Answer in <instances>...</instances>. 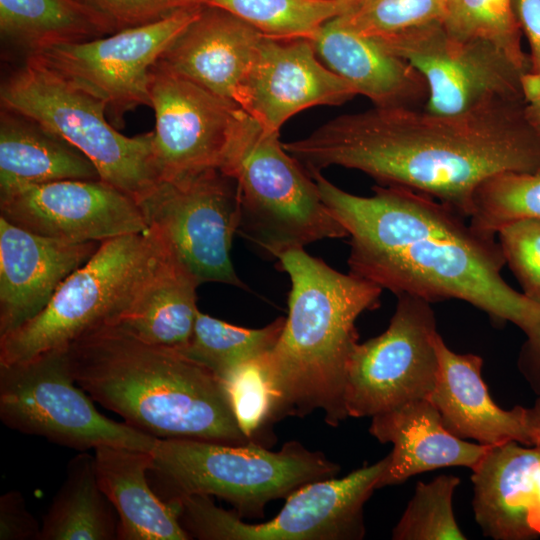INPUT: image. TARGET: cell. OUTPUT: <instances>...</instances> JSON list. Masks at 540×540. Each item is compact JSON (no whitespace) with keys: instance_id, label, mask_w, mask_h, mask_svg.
Returning a JSON list of instances; mask_svg holds the SVG:
<instances>
[{"instance_id":"cell-1","label":"cell","mask_w":540,"mask_h":540,"mask_svg":"<svg viewBox=\"0 0 540 540\" xmlns=\"http://www.w3.org/2000/svg\"><path fill=\"white\" fill-rule=\"evenodd\" d=\"M283 147L309 174L355 169L380 185L431 196L465 218L489 178L540 171V125L525 99L493 100L456 114L375 106L340 115Z\"/></svg>"},{"instance_id":"cell-2","label":"cell","mask_w":540,"mask_h":540,"mask_svg":"<svg viewBox=\"0 0 540 540\" xmlns=\"http://www.w3.org/2000/svg\"><path fill=\"white\" fill-rule=\"evenodd\" d=\"M321 198L350 238L349 273L397 296L430 303L460 299L494 323L511 322L526 336L519 359L540 368V304L502 277L499 242L475 231L435 198L394 185L371 196L348 193L321 172L311 174Z\"/></svg>"},{"instance_id":"cell-3","label":"cell","mask_w":540,"mask_h":540,"mask_svg":"<svg viewBox=\"0 0 540 540\" xmlns=\"http://www.w3.org/2000/svg\"><path fill=\"white\" fill-rule=\"evenodd\" d=\"M66 351L77 385L146 434L232 445L252 442L237 422L224 383L175 349L106 324Z\"/></svg>"},{"instance_id":"cell-4","label":"cell","mask_w":540,"mask_h":540,"mask_svg":"<svg viewBox=\"0 0 540 540\" xmlns=\"http://www.w3.org/2000/svg\"><path fill=\"white\" fill-rule=\"evenodd\" d=\"M290 278L288 316L271 351L260 358L274 421L321 410L327 424L348 417L347 366L358 343L357 318L379 306L382 288L341 273L303 248L279 255Z\"/></svg>"},{"instance_id":"cell-5","label":"cell","mask_w":540,"mask_h":540,"mask_svg":"<svg viewBox=\"0 0 540 540\" xmlns=\"http://www.w3.org/2000/svg\"><path fill=\"white\" fill-rule=\"evenodd\" d=\"M219 170L238 186V233L263 254L277 259L319 240L348 237L314 179L284 149L279 131L262 126L244 110Z\"/></svg>"},{"instance_id":"cell-6","label":"cell","mask_w":540,"mask_h":540,"mask_svg":"<svg viewBox=\"0 0 540 540\" xmlns=\"http://www.w3.org/2000/svg\"><path fill=\"white\" fill-rule=\"evenodd\" d=\"M152 472L177 501L191 495L216 496L240 517H262L265 505L301 486L335 477L339 465L296 441L270 451L258 442L232 445L213 441L158 439Z\"/></svg>"},{"instance_id":"cell-7","label":"cell","mask_w":540,"mask_h":540,"mask_svg":"<svg viewBox=\"0 0 540 540\" xmlns=\"http://www.w3.org/2000/svg\"><path fill=\"white\" fill-rule=\"evenodd\" d=\"M1 106L40 123L59 135L97 168L101 180L136 201L159 180L154 132L127 137L106 119V104L39 61L24 64L5 77Z\"/></svg>"},{"instance_id":"cell-8","label":"cell","mask_w":540,"mask_h":540,"mask_svg":"<svg viewBox=\"0 0 540 540\" xmlns=\"http://www.w3.org/2000/svg\"><path fill=\"white\" fill-rule=\"evenodd\" d=\"M160 246L159 236L151 229L102 241L92 257L61 283L39 314L0 336V365L65 350L86 333L111 324Z\"/></svg>"},{"instance_id":"cell-9","label":"cell","mask_w":540,"mask_h":540,"mask_svg":"<svg viewBox=\"0 0 540 540\" xmlns=\"http://www.w3.org/2000/svg\"><path fill=\"white\" fill-rule=\"evenodd\" d=\"M84 392L66 349L0 365V419L10 429L81 452L102 445L153 450L159 438L102 415Z\"/></svg>"},{"instance_id":"cell-10","label":"cell","mask_w":540,"mask_h":540,"mask_svg":"<svg viewBox=\"0 0 540 540\" xmlns=\"http://www.w3.org/2000/svg\"><path fill=\"white\" fill-rule=\"evenodd\" d=\"M388 455L346 476L307 483L286 498L276 517L246 523L207 495L177 502L181 525L201 540H358L365 535L363 508L388 464ZM192 538V537H191Z\"/></svg>"},{"instance_id":"cell-11","label":"cell","mask_w":540,"mask_h":540,"mask_svg":"<svg viewBox=\"0 0 540 540\" xmlns=\"http://www.w3.org/2000/svg\"><path fill=\"white\" fill-rule=\"evenodd\" d=\"M137 203L148 229L158 234L199 284L246 288L230 256L240 226L234 179L217 168L161 179Z\"/></svg>"},{"instance_id":"cell-12","label":"cell","mask_w":540,"mask_h":540,"mask_svg":"<svg viewBox=\"0 0 540 540\" xmlns=\"http://www.w3.org/2000/svg\"><path fill=\"white\" fill-rule=\"evenodd\" d=\"M202 9V4L189 5L160 20L107 37L56 44L26 57L104 101L109 122L121 128L127 112L141 105L151 106V68Z\"/></svg>"},{"instance_id":"cell-13","label":"cell","mask_w":540,"mask_h":540,"mask_svg":"<svg viewBox=\"0 0 540 540\" xmlns=\"http://www.w3.org/2000/svg\"><path fill=\"white\" fill-rule=\"evenodd\" d=\"M388 328L357 343L347 366L348 417H373L406 402L430 398L438 374L431 303L400 294Z\"/></svg>"},{"instance_id":"cell-14","label":"cell","mask_w":540,"mask_h":540,"mask_svg":"<svg viewBox=\"0 0 540 540\" xmlns=\"http://www.w3.org/2000/svg\"><path fill=\"white\" fill-rule=\"evenodd\" d=\"M371 38L424 77L428 112L456 114L493 100L525 99L528 72L492 43L455 35L442 21Z\"/></svg>"},{"instance_id":"cell-15","label":"cell","mask_w":540,"mask_h":540,"mask_svg":"<svg viewBox=\"0 0 540 540\" xmlns=\"http://www.w3.org/2000/svg\"><path fill=\"white\" fill-rule=\"evenodd\" d=\"M149 92L160 180L219 169L243 109L158 63L150 71Z\"/></svg>"},{"instance_id":"cell-16","label":"cell","mask_w":540,"mask_h":540,"mask_svg":"<svg viewBox=\"0 0 540 540\" xmlns=\"http://www.w3.org/2000/svg\"><path fill=\"white\" fill-rule=\"evenodd\" d=\"M1 217L39 235L102 242L145 233L137 201L103 180L66 179L0 194Z\"/></svg>"},{"instance_id":"cell-17","label":"cell","mask_w":540,"mask_h":540,"mask_svg":"<svg viewBox=\"0 0 540 540\" xmlns=\"http://www.w3.org/2000/svg\"><path fill=\"white\" fill-rule=\"evenodd\" d=\"M357 92L317 59L309 39L264 36L237 104L262 126L278 130L290 117L318 105H340Z\"/></svg>"},{"instance_id":"cell-18","label":"cell","mask_w":540,"mask_h":540,"mask_svg":"<svg viewBox=\"0 0 540 540\" xmlns=\"http://www.w3.org/2000/svg\"><path fill=\"white\" fill-rule=\"evenodd\" d=\"M100 243L39 235L0 216V336L39 314Z\"/></svg>"},{"instance_id":"cell-19","label":"cell","mask_w":540,"mask_h":540,"mask_svg":"<svg viewBox=\"0 0 540 540\" xmlns=\"http://www.w3.org/2000/svg\"><path fill=\"white\" fill-rule=\"evenodd\" d=\"M264 36L235 15L203 5L156 63L237 104Z\"/></svg>"},{"instance_id":"cell-20","label":"cell","mask_w":540,"mask_h":540,"mask_svg":"<svg viewBox=\"0 0 540 540\" xmlns=\"http://www.w3.org/2000/svg\"><path fill=\"white\" fill-rule=\"evenodd\" d=\"M472 507L484 536H540V448L516 441L490 446L471 469Z\"/></svg>"},{"instance_id":"cell-21","label":"cell","mask_w":540,"mask_h":540,"mask_svg":"<svg viewBox=\"0 0 540 540\" xmlns=\"http://www.w3.org/2000/svg\"><path fill=\"white\" fill-rule=\"evenodd\" d=\"M438 374L430 400L453 435L494 446L516 441L535 446L529 408L505 410L490 396L482 379L483 360L452 351L437 332L434 339Z\"/></svg>"},{"instance_id":"cell-22","label":"cell","mask_w":540,"mask_h":540,"mask_svg":"<svg viewBox=\"0 0 540 540\" xmlns=\"http://www.w3.org/2000/svg\"><path fill=\"white\" fill-rule=\"evenodd\" d=\"M371 418L370 434L393 445L377 489L438 468L472 469L490 447L449 432L430 398L406 402Z\"/></svg>"},{"instance_id":"cell-23","label":"cell","mask_w":540,"mask_h":540,"mask_svg":"<svg viewBox=\"0 0 540 540\" xmlns=\"http://www.w3.org/2000/svg\"><path fill=\"white\" fill-rule=\"evenodd\" d=\"M327 67L344 78L376 107H417L428 87L411 64L386 51L371 37L345 26L336 17L313 40Z\"/></svg>"},{"instance_id":"cell-24","label":"cell","mask_w":540,"mask_h":540,"mask_svg":"<svg viewBox=\"0 0 540 540\" xmlns=\"http://www.w3.org/2000/svg\"><path fill=\"white\" fill-rule=\"evenodd\" d=\"M199 285L161 240L159 252L111 325L146 343L179 351L193 334Z\"/></svg>"},{"instance_id":"cell-25","label":"cell","mask_w":540,"mask_h":540,"mask_svg":"<svg viewBox=\"0 0 540 540\" xmlns=\"http://www.w3.org/2000/svg\"><path fill=\"white\" fill-rule=\"evenodd\" d=\"M98 484L118 514V540H188L176 501L150 488L151 452L102 445L95 449Z\"/></svg>"},{"instance_id":"cell-26","label":"cell","mask_w":540,"mask_h":540,"mask_svg":"<svg viewBox=\"0 0 540 540\" xmlns=\"http://www.w3.org/2000/svg\"><path fill=\"white\" fill-rule=\"evenodd\" d=\"M66 179L101 180L92 161L68 141L1 106L0 194Z\"/></svg>"},{"instance_id":"cell-27","label":"cell","mask_w":540,"mask_h":540,"mask_svg":"<svg viewBox=\"0 0 540 540\" xmlns=\"http://www.w3.org/2000/svg\"><path fill=\"white\" fill-rule=\"evenodd\" d=\"M113 509L98 484L95 457L82 451L67 464L65 480L43 517L40 540L117 539Z\"/></svg>"},{"instance_id":"cell-28","label":"cell","mask_w":540,"mask_h":540,"mask_svg":"<svg viewBox=\"0 0 540 540\" xmlns=\"http://www.w3.org/2000/svg\"><path fill=\"white\" fill-rule=\"evenodd\" d=\"M0 31L27 55L109 35L99 19L74 0H0Z\"/></svg>"},{"instance_id":"cell-29","label":"cell","mask_w":540,"mask_h":540,"mask_svg":"<svg viewBox=\"0 0 540 540\" xmlns=\"http://www.w3.org/2000/svg\"><path fill=\"white\" fill-rule=\"evenodd\" d=\"M285 318L259 329L232 325L198 312L189 343L179 352L212 371L221 381L239 366L265 355L275 346Z\"/></svg>"},{"instance_id":"cell-30","label":"cell","mask_w":540,"mask_h":540,"mask_svg":"<svg viewBox=\"0 0 540 540\" xmlns=\"http://www.w3.org/2000/svg\"><path fill=\"white\" fill-rule=\"evenodd\" d=\"M354 0H201L223 9L265 36L314 40L328 21L345 13Z\"/></svg>"},{"instance_id":"cell-31","label":"cell","mask_w":540,"mask_h":540,"mask_svg":"<svg viewBox=\"0 0 540 540\" xmlns=\"http://www.w3.org/2000/svg\"><path fill=\"white\" fill-rule=\"evenodd\" d=\"M520 219L540 220V171L501 173L478 187L469 223L475 231L495 237Z\"/></svg>"},{"instance_id":"cell-32","label":"cell","mask_w":540,"mask_h":540,"mask_svg":"<svg viewBox=\"0 0 540 540\" xmlns=\"http://www.w3.org/2000/svg\"><path fill=\"white\" fill-rule=\"evenodd\" d=\"M443 25L463 38L486 40L515 65L530 72L529 56L521 45V29L512 0H446Z\"/></svg>"},{"instance_id":"cell-33","label":"cell","mask_w":540,"mask_h":540,"mask_svg":"<svg viewBox=\"0 0 540 540\" xmlns=\"http://www.w3.org/2000/svg\"><path fill=\"white\" fill-rule=\"evenodd\" d=\"M460 479L440 475L418 482L414 494L392 531L394 540H465L453 510Z\"/></svg>"},{"instance_id":"cell-34","label":"cell","mask_w":540,"mask_h":540,"mask_svg":"<svg viewBox=\"0 0 540 540\" xmlns=\"http://www.w3.org/2000/svg\"><path fill=\"white\" fill-rule=\"evenodd\" d=\"M446 10V0H354L337 18L359 34L379 37L443 21Z\"/></svg>"},{"instance_id":"cell-35","label":"cell","mask_w":540,"mask_h":540,"mask_svg":"<svg viewBox=\"0 0 540 540\" xmlns=\"http://www.w3.org/2000/svg\"><path fill=\"white\" fill-rule=\"evenodd\" d=\"M260 358L239 366L222 380L242 432L254 442L274 422L273 398Z\"/></svg>"},{"instance_id":"cell-36","label":"cell","mask_w":540,"mask_h":540,"mask_svg":"<svg viewBox=\"0 0 540 540\" xmlns=\"http://www.w3.org/2000/svg\"><path fill=\"white\" fill-rule=\"evenodd\" d=\"M497 234L523 294L540 304V220L520 219L503 226Z\"/></svg>"},{"instance_id":"cell-37","label":"cell","mask_w":540,"mask_h":540,"mask_svg":"<svg viewBox=\"0 0 540 540\" xmlns=\"http://www.w3.org/2000/svg\"><path fill=\"white\" fill-rule=\"evenodd\" d=\"M89 10L109 34L160 20L194 5L186 0H74Z\"/></svg>"},{"instance_id":"cell-38","label":"cell","mask_w":540,"mask_h":540,"mask_svg":"<svg viewBox=\"0 0 540 540\" xmlns=\"http://www.w3.org/2000/svg\"><path fill=\"white\" fill-rule=\"evenodd\" d=\"M41 526L23 495L10 490L0 497V540H40Z\"/></svg>"},{"instance_id":"cell-39","label":"cell","mask_w":540,"mask_h":540,"mask_svg":"<svg viewBox=\"0 0 540 540\" xmlns=\"http://www.w3.org/2000/svg\"><path fill=\"white\" fill-rule=\"evenodd\" d=\"M521 31L530 45V73L540 76V0H512Z\"/></svg>"},{"instance_id":"cell-40","label":"cell","mask_w":540,"mask_h":540,"mask_svg":"<svg viewBox=\"0 0 540 540\" xmlns=\"http://www.w3.org/2000/svg\"><path fill=\"white\" fill-rule=\"evenodd\" d=\"M523 93L530 117L540 125V76L529 73L523 79Z\"/></svg>"},{"instance_id":"cell-41","label":"cell","mask_w":540,"mask_h":540,"mask_svg":"<svg viewBox=\"0 0 540 540\" xmlns=\"http://www.w3.org/2000/svg\"><path fill=\"white\" fill-rule=\"evenodd\" d=\"M529 416L535 432V446L540 448V397L529 408Z\"/></svg>"},{"instance_id":"cell-42","label":"cell","mask_w":540,"mask_h":540,"mask_svg":"<svg viewBox=\"0 0 540 540\" xmlns=\"http://www.w3.org/2000/svg\"><path fill=\"white\" fill-rule=\"evenodd\" d=\"M186 1L192 4H200L201 0H186Z\"/></svg>"}]
</instances>
